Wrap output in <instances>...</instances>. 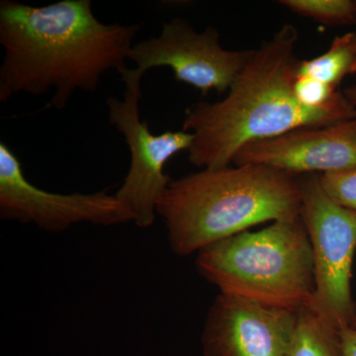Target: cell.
Segmentation results:
<instances>
[{
    "label": "cell",
    "mask_w": 356,
    "mask_h": 356,
    "mask_svg": "<svg viewBox=\"0 0 356 356\" xmlns=\"http://www.w3.org/2000/svg\"><path fill=\"white\" fill-rule=\"evenodd\" d=\"M351 38H353V44L356 50V30L355 31L351 32Z\"/></svg>",
    "instance_id": "ac0fdd59"
},
{
    "label": "cell",
    "mask_w": 356,
    "mask_h": 356,
    "mask_svg": "<svg viewBox=\"0 0 356 356\" xmlns=\"http://www.w3.org/2000/svg\"><path fill=\"white\" fill-rule=\"evenodd\" d=\"M298 39L294 25L281 26L254 49L224 99L200 102L186 109L182 130L193 135L188 149L192 165L202 170L228 168L248 143L356 118V107L343 91L325 107L299 102L294 92L301 60L295 53Z\"/></svg>",
    "instance_id": "7a4b0ae2"
},
{
    "label": "cell",
    "mask_w": 356,
    "mask_h": 356,
    "mask_svg": "<svg viewBox=\"0 0 356 356\" xmlns=\"http://www.w3.org/2000/svg\"><path fill=\"white\" fill-rule=\"evenodd\" d=\"M215 27L198 32L182 17L168 21L159 36L134 44L129 60L144 76L154 67H170L175 79L197 88L203 95L212 90L228 92L247 65L252 50L222 48Z\"/></svg>",
    "instance_id": "ba28073f"
},
{
    "label": "cell",
    "mask_w": 356,
    "mask_h": 356,
    "mask_svg": "<svg viewBox=\"0 0 356 356\" xmlns=\"http://www.w3.org/2000/svg\"><path fill=\"white\" fill-rule=\"evenodd\" d=\"M292 13L325 25H356V0H281Z\"/></svg>",
    "instance_id": "4fadbf2b"
},
{
    "label": "cell",
    "mask_w": 356,
    "mask_h": 356,
    "mask_svg": "<svg viewBox=\"0 0 356 356\" xmlns=\"http://www.w3.org/2000/svg\"><path fill=\"white\" fill-rule=\"evenodd\" d=\"M302 218L314 259L315 293L310 309L341 332L351 327L356 306L351 295V269L356 250V211L332 201L318 175H300Z\"/></svg>",
    "instance_id": "5b68a950"
},
{
    "label": "cell",
    "mask_w": 356,
    "mask_h": 356,
    "mask_svg": "<svg viewBox=\"0 0 356 356\" xmlns=\"http://www.w3.org/2000/svg\"><path fill=\"white\" fill-rule=\"evenodd\" d=\"M126 89L123 99H106L109 122L125 138L130 151V168L115 195L135 217L136 226L149 228L156 220V207L172 178L165 172L170 159L188 152L193 135L184 130L154 135L147 122L140 121V81L143 74L127 65L118 70Z\"/></svg>",
    "instance_id": "8992f818"
},
{
    "label": "cell",
    "mask_w": 356,
    "mask_h": 356,
    "mask_svg": "<svg viewBox=\"0 0 356 356\" xmlns=\"http://www.w3.org/2000/svg\"><path fill=\"white\" fill-rule=\"evenodd\" d=\"M297 313L220 293L204 324V356H289Z\"/></svg>",
    "instance_id": "9c48e42d"
},
{
    "label": "cell",
    "mask_w": 356,
    "mask_h": 356,
    "mask_svg": "<svg viewBox=\"0 0 356 356\" xmlns=\"http://www.w3.org/2000/svg\"><path fill=\"white\" fill-rule=\"evenodd\" d=\"M325 194L339 205L356 211V168L318 175Z\"/></svg>",
    "instance_id": "5bb4252c"
},
{
    "label": "cell",
    "mask_w": 356,
    "mask_h": 356,
    "mask_svg": "<svg viewBox=\"0 0 356 356\" xmlns=\"http://www.w3.org/2000/svg\"><path fill=\"white\" fill-rule=\"evenodd\" d=\"M289 356H343L339 332L310 308L301 309L297 313Z\"/></svg>",
    "instance_id": "7c38bea8"
},
{
    "label": "cell",
    "mask_w": 356,
    "mask_h": 356,
    "mask_svg": "<svg viewBox=\"0 0 356 356\" xmlns=\"http://www.w3.org/2000/svg\"><path fill=\"white\" fill-rule=\"evenodd\" d=\"M0 219L34 224L50 233L81 222L111 227L135 222L130 210L106 189L93 193H54L32 184L6 143H0Z\"/></svg>",
    "instance_id": "52a82bcc"
},
{
    "label": "cell",
    "mask_w": 356,
    "mask_h": 356,
    "mask_svg": "<svg viewBox=\"0 0 356 356\" xmlns=\"http://www.w3.org/2000/svg\"><path fill=\"white\" fill-rule=\"evenodd\" d=\"M343 93L346 98L356 107V83L344 89Z\"/></svg>",
    "instance_id": "e0dca14e"
},
{
    "label": "cell",
    "mask_w": 356,
    "mask_h": 356,
    "mask_svg": "<svg viewBox=\"0 0 356 356\" xmlns=\"http://www.w3.org/2000/svg\"><path fill=\"white\" fill-rule=\"evenodd\" d=\"M351 327H355L356 329V317L355 318V321H353V325H351Z\"/></svg>",
    "instance_id": "d6986e66"
},
{
    "label": "cell",
    "mask_w": 356,
    "mask_h": 356,
    "mask_svg": "<svg viewBox=\"0 0 356 356\" xmlns=\"http://www.w3.org/2000/svg\"><path fill=\"white\" fill-rule=\"evenodd\" d=\"M195 266L221 294L269 308H310L315 293L313 252L301 216L213 243L198 252Z\"/></svg>",
    "instance_id": "277c9868"
},
{
    "label": "cell",
    "mask_w": 356,
    "mask_h": 356,
    "mask_svg": "<svg viewBox=\"0 0 356 356\" xmlns=\"http://www.w3.org/2000/svg\"><path fill=\"white\" fill-rule=\"evenodd\" d=\"M294 92L302 104L310 107H325L336 102L343 91L320 83L308 76H296Z\"/></svg>",
    "instance_id": "9a60e30c"
},
{
    "label": "cell",
    "mask_w": 356,
    "mask_h": 356,
    "mask_svg": "<svg viewBox=\"0 0 356 356\" xmlns=\"http://www.w3.org/2000/svg\"><path fill=\"white\" fill-rule=\"evenodd\" d=\"M235 165H262L294 175H325L356 168V118L295 129L243 146Z\"/></svg>",
    "instance_id": "30bf717a"
},
{
    "label": "cell",
    "mask_w": 356,
    "mask_h": 356,
    "mask_svg": "<svg viewBox=\"0 0 356 356\" xmlns=\"http://www.w3.org/2000/svg\"><path fill=\"white\" fill-rule=\"evenodd\" d=\"M356 74V50L351 32L337 36L322 55L300 60L297 76H308L339 89L346 76Z\"/></svg>",
    "instance_id": "8fae6325"
},
{
    "label": "cell",
    "mask_w": 356,
    "mask_h": 356,
    "mask_svg": "<svg viewBox=\"0 0 356 356\" xmlns=\"http://www.w3.org/2000/svg\"><path fill=\"white\" fill-rule=\"evenodd\" d=\"M343 356H356V329L344 327L339 332Z\"/></svg>",
    "instance_id": "2e32d148"
},
{
    "label": "cell",
    "mask_w": 356,
    "mask_h": 356,
    "mask_svg": "<svg viewBox=\"0 0 356 356\" xmlns=\"http://www.w3.org/2000/svg\"><path fill=\"white\" fill-rule=\"evenodd\" d=\"M300 212V175L262 165L205 168L172 179L156 207L180 257Z\"/></svg>",
    "instance_id": "3957f363"
},
{
    "label": "cell",
    "mask_w": 356,
    "mask_h": 356,
    "mask_svg": "<svg viewBox=\"0 0 356 356\" xmlns=\"http://www.w3.org/2000/svg\"><path fill=\"white\" fill-rule=\"evenodd\" d=\"M140 24H105L90 0H62L42 7L0 2V102L54 90L51 104L67 106L76 90L95 92L102 76L125 67Z\"/></svg>",
    "instance_id": "6da1fadb"
}]
</instances>
